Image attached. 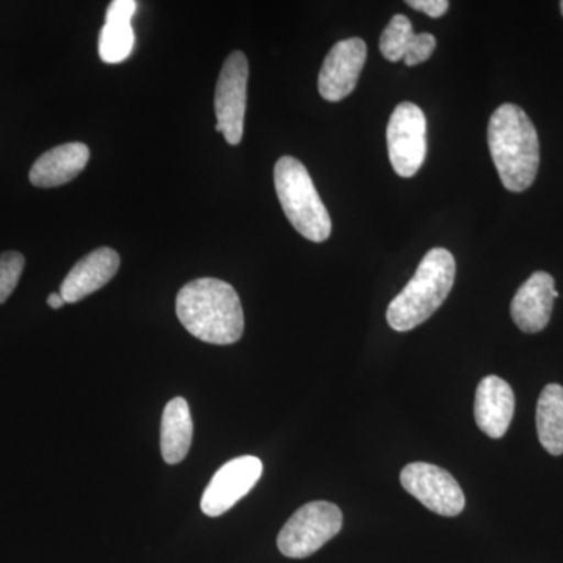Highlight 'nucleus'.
Wrapping results in <instances>:
<instances>
[{"label":"nucleus","instance_id":"f257e3e1","mask_svg":"<svg viewBox=\"0 0 563 563\" xmlns=\"http://www.w3.org/2000/svg\"><path fill=\"white\" fill-rule=\"evenodd\" d=\"M177 318L196 339L210 344H233L244 332V313L239 292L228 282H188L176 299Z\"/></svg>","mask_w":563,"mask_h":563},{"label":"nucleus","instance_id":"f03ea898","mask_svg":"<svg viewBox=\"0 0 563 563\" xmlns=\"http://www.w3.org/2000/svg\"><path fill=\"white\" fill-rule=\"evenodd\" d=\"M488 147L504 187L512 192L528 190L540 166L536 125L515 103H503L488 122Z\"/></svg>","mask_w":563,"mask_h":563},{"label":"nucleus","instance_id":"7ed1b4c3","mask_svg":"<svg viewBox=\"0 0 563 563\" xmlns=\"http://www.w3.org/2000/svg\"><path fill=\"white\" fill-rule=\"evenodd\" d=\"M455 261L444 247H433L422 257L417 273L387 309L393 331L409 332L442 307L453 290Z\"/></svg>","mask_w":563,"mask_h":563},{"label":"nucleus","instance_id":"20e7f679","mask_svg":"<svg viewBox=\"0 0 563 563\" xmlns=\"http://www.w3.org/2000/svg\"><path fill=\"white\" fill-rule=\"evenodd\" d=\"M274 185L285 217L303 239L322 243L331 236V214L321 201L312 177L301 162L290 155L274 166Z\"/></svg>","mask_w":563,"mask_h":563},{"label":"nucleus","instance_id":"39448f33","mask_svg":"<svg viewBox=\"0 0 563 563\" xmlns=\"http://www.w3.org/2000/svg\"><path fill=\"white\" fill-rule=\"evenodd\" d=\"M343 526V514L335 504L313 501L292 514L277 537L285 558L306 559L321 550Z\"/></svg>","mask_w":563,"mask_h":563},{"label":"nucleus","instance_id":"423d86ee","mask_svg":"<svg viewBox=\"0 0 563 563\" xmlns=\"http://www.w3.org/2000/svg\"><path fill=\"white\" fill-rule=\"evenodd\" d=\"M388 157L398 176L413 177L428 154V121L424 111L412 102L393 110L387 125Z\"/></svg>","mask_w":563,"mask_h":563},{"label":"nucleus","instance_id":"0eeeda50","mask_svg":"<svg viewBox=\"0 0 563 563\" xmlns=\"http://www.w3.org/2000/svg\"><path fill=\"white\" fill-rule=\"evenodd\" d=\"M247 79L250 63L242 51L232 52L222 65L214 92L217 132H221L229 144L242 143L244 117H246Z\"/></svg>","mask_w":563,"mask_h":563},{"label":"nucleus","instance_id":"6e6552de","mask_svg":"<svg viewBox=\"0 0 563 563\" xmlns=\"http://www.w3.org/2000/svg\"><path fill=\"white\" fill-rule=\"evenodd\" d=\"M401 484L433 514L457 517L465 509V495L453 474L432 463H409L401 472Z\"/></svg>","mask_w":563,"mask_h":563},{"label":"nucleus","instance_id":"1a4fd4ad","mask_svg":"<svg viewBox=\"0 0 563 563\" xmlns=\"http://www.w3.org/2000/svg\"><path fill=\"white\" fill-rule=\"evenodd\" d=\"M263 474V463L254 455L232 459L211 477L201 499L202 512L209 517L231 510L255 487Z\"/></svg>","mask_w":563,"mask_h":563},{"label":"nucleus","instance_id":"9d476101","mask_svg":"<svg viewBox=\"0 0 563 563\" xmlns=\"http://www.w3.org/2000/svg\"><path fill=\"white\" fill-rule=\"evenodd\" d=\"M366 54V43L361 38L339 41L322 62L318 77L321 98L329 102H339L347 98L361 79Z\"/></svg>","mask_w":563,"mask_h":563},{"label":"nucleus","instance_id":"9b49d317","mask_svg":"<svg viewBox=\"0 0 563 563\" xmlns=\"http://www.w3.org/2000/svg\"><path fill=\"white\" fill-rule=\"evenodd\" d=\"M555 298H559V291L555 290L554 277L550 273H533L518 288L510 306L517 328L526 333L542 332L553 314Z\"/></svg>","mask_w":563,"mask_h":563},{"label":"nucleus","instance_id":"f8f14e48","mask_svg":"<svg viewBox=\"0 0 563 563\" xmlns=\"http://www.w3.org/2000/svg\"><path fill=\"white\" fill-rule=\"evenodd\" d=\"M121 265V257L111 247L99 250L85 255L74 265L60 287L62 298L66 303L79 302L92 292L106 287Z\"/></svg>","mask_w":563,"mask_h":563},{"label":"nucleus","instance_id":"ddd939ff","mask_svg":"<svg viewBox=\"0 0 563 563\" xmlns=\"http://www.w3.org/2000/svg\"><path fill=\"white\" fill-rule=\"evenodd\" d=\"M515 413L512 387L498 376H487L477 385L474 418L485 435L501 439Z\"/></svg>","mask_w":563,"mask_h":563},{"label":"nucleus","instance_id":"4468645a","mask_svg":"<svg viewBox=\"0 0 563 563\" xmlns=\"http://www.w3.org/2000/svg\"><path fill=\"white\" fill-rule=\"evenodd\" d=\"M90 161V150L84 143H66L44 152L33 163L29 179L38 188H55L76 179Z\"/></svg>","mask_w":563,"mask_h":563},{"label":"nucleus","instance_id":"2eb2a0df","mask_svg":"<svg viewBox=\"0 0 563 563\" xmlns=\"http://www.w3.org/2000/svg\"><path fill=\"white\" fill-rule=\"evenodd\" d=\"M192 442L190 406L184 398H174L163 410L161 429L162 457L169 465L180 463L188 455Z\"/></svg>","mask_w":563,"mask_h":563},{"label":"nucleus","instance_id":"dca6fc26","mask_svg":"<svg viewBox=\"0 0 563 563\" xmlns=\"http://www.w3.org/2000/svg\"><path fill=\"white\" fill-rule=\"evenodd\" d=\"M537 432L544 450L551 455L563 454V387L550 384L537 402Z\"/></svg>","mask_w":563,"mask_h":563},{"label":"nucleus","instance_id":"f3484780","mask_svg":"<svg viewBox=\"0 0 563 563\" xmlns=\"http://www.w3.org/2000/svg\"><path fill=\"white\" fill-rule=\"evenodd\" d=\"M135 46V33L132 24H113L106 22L99 35V57L102 62L121 63L128 60Z\"/></svg>","mask_w":563,"mask_h":563},{"label":"nucleus","instance_id":"a211bd4d","mask_svg":"<svg viewBox=\"0 0 563 563\" xmlns=\"http://www.w3.org/2000/svg\"><path fill=\"white\" fill-rule=\"evenodd\" d=\"M413 36V25L409 18L404 16V14L393 16L390 24L385 27L383 35H380L379 47L385 60H404V55L409 49Z\"/></svg>","mask_w":563,"mask_h":563},{"label":"nucleus","instance_id":"6ab92c4d","mask_svg":"<svg viewBox=\"0 0 563 563\" xmlns=\"http://www.w3.org/2000/svg\"><path fill=\"white\" fill-rule=\"evenodd\" d=\"M24 265L25 258L20 252L9 251L0 254V303L5 302L16 288Z\"/></svg>","mask_w":563,"mask_h":563},{"label":"nucleus","instance_id":"aec40b11","mask_svg":"<svg viewBox=\"0 0 563 563\" xmlns=\"http://www.w3.org/2000/svg\"><path fill=\"white\" fill-rule=\"evenodd\" d=\"M437 47L435 36L431 33H415L409 49L404 55V63L407 66H417L420 63L429 60Z\"/></svg>","mask_w":563,"mask_h":563},{"label":"nucleus","instance_id":"412c9836","mask_svg":"<svg viewBox=\"0 0 563 563\" xmlns=\"http://www.w3.org/2000/svg\"><path fill=\"white\" fill-rule=\"evenodd\" d=\"M139 3L135 0H113L107 10L106 22L113 24H132L133 14Z\"/></svg>","mask_w":563,"mask_h":563},{"label":"nucleus","instance_id":"4be33fe9","mask_svg":"<svg viewBox=\"0 0 563 563\" xmlns=\"http://www.w3.org/2000/svg\"><path fill=\"white\" fill-rule=\"evenodd\" d=\"M407 5L412 7L413 10L421 11L428 14L433 20L444 16L446 11L450 10V2L448 0H409Z\"/></svg>","mask_w":563,"mask_h":563},{"label":"nucleus","instance_id":"5701e85b","mask_svg":"<svg viewBox=\"0 0 563 563\" xmlns=\"http://www.w3.org/2000/svg\"><path fill=\"white\" fill-rule=\"evenodd\" d=\"M47 303L52 307V309H62L65 306V299L62 298L60 292H52L49 298H47Z\"/></svg>","mask_w":563,"mask_h":563},{"label":"nucleus","instance_id":"b1692460","mask_svg":"<svg viewBox=\"0 0 563 563\" xmlns=\"http://www.w3.org/2000/svg\"><path fill=\"white\" fill-rule=\"evenodd\" d=\"M561 10H562V14H563V2H561Z\"/></svg>","mask_w":563,"mask_h":563}]
</instances>
